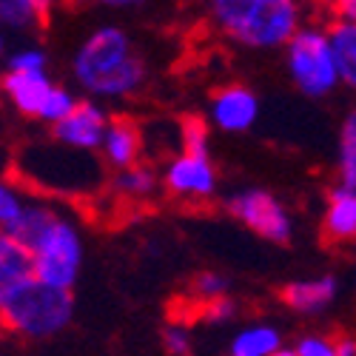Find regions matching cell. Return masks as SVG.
I'll return each instance as SVG.
<instances>
[{
	"mask_svg": "<svg viewBox=\"0 0 356 356\" xmlns=\"http://www.w3.org/2000/svg\"><path fill=\"white\" fill-rule=\"evenodd\" d=\"M74 77L92 95L123 97L143 86L145 69L131 54V40L123 29L103 26L92 32L74 54Z\"/></svg>",
	"mask_w": 356,
	"mask_h": 356,
	"instance_id": "cell-1",
	"label": "cell"
},
{
	"mask_svg": "<svg viewBox=\"0 0 356 356\" xmlns=\"http://www.w3.org/2000/svg\"><path fill=\"white\" fill-rule=\"evenodd\" d=\"M211 17L228 38L254 49L291 43L300 32V12L291 0H217Z\"/></svg>",
	"mask_w": 356,
	"mask_h": 356,
	"instance_id": "cell-2",
	"label": "cell"
},
{
	"mask_svg": "<svg viewBox=\"0 0 356 356\" xmlns=\"http://www.w3.org/2000/svg\"><path fill=\"white\" fill-rule=\"evenodd\" d=\"M74 314V300L69 291H57L43 282L26 285L15 300L0 311L6 322V331H15L29 339H46L60 334L72 322Z\"/></svg>",
	"mask_w": 356,
	"mask_h": 356,
	"instance_id": "cell-3",
	"label": "cell"
},
{
	"mask_svg": "<svg viewBox=\"0 0 356 356\" xmlns=\"http://www.w3.org/2000/svg\"><path fill=\"white\" fill-rule=\"evenodd\" d=\"M32 259L38 282L57 291H72L83 262V240L77 225L69 217H57L46 236L35 245Z\"/></svg>",
	"mask_w": 356,
	"mask_h": 356,
	"instance_id": "cell-4",
	"label": "cell"
},
{
	"mask_svg": "<svg viewBox=\"0 0 356 356\" xmlns=\"http://www.w3.org/2000/svg\"><path fill=\"white\" fill-rule=\"evenodd\" d=\"M288 69L296 86L311 97L334 92V86L342 80L328 32H319V29H300L293 35L288 43Z\"/></svg>",
	"mask_w": 356,
	"mask_h": 356,
	"instance_id": "cell-5",
	"label": "cell"
},
{
	"mask_svg": "<svg viewBox=\"0 0 356 356\" xmlns=\"http://www.w3.org/2000/svg\"><path fill=\"white\" fill-rule=\"evenodd\" d=\"M228 211L243 225H248L251 231L265 236V240H274V243L291 240V220H288L285 209L268 191L248 188V191L234 194L228 200Z\"/></svg>",
	"mask_w": 356,
	"mask_h": 356,
	"instance_id": "cell-6",
	"label": "cell"
},
{
	"mask_svg": "<svg viewBox=\"0 0 356 356\" xmlns=\"http://www.w3.org/2000/svg\"><path fill=\"white\" fill-rule=\"evenodd\" d=\"M165 188L180 200H209L217 188L211 160L180 152L165 168Z\"/></svg>",
	"mask_w": 356,
	"mask_h": 356,
	"instance_id": "cell-7",
	"label": "cell"
},
{
	"mask_svg": "<svg viewBox=\"0 0 356 356\" xmlns=\"http://www.w3.org/2000/svg\"><path fill=\"white\" fill-rule=\"evenodd\" d=\"M32 282H35L32 251L20 245L12 236V231L0 228V311Z\"/></svg>",
	"mask_w": 356,
	"mask_h": 356,
	"instance_id": "cell-8",
	"label": "cell"
},
{
	"mask_svg": "<svg viewBox=\"0 0 356 356\" xmlns=\"http://www.w3.org/2000/svg\"><path fill=\"white\" fill-rule=\"evenodd\" d=\"M106 129H108V120H106L100 106L77 103V108L66 117V120L54 126V137L66 148H74V152H92V148L103 145Z\"/></svg>",
	"mask_w": 356,
	"mask_h": 356,
	"instance_id": "cell-9",
	"label": "cell"
},
{
	"mask_svg": "<svg viewBox=\"0 0 356 356\" xmlns=\"http://www.w3.org/2000/svg\"><path fill=\"white\" fill-rule=\"evenodd\" d=\"M259 114L257 97L243 86H225L211 100V120L222 131H245Z\"/></svg>",
	"mask_w": 356,
	"mask_h": 356,
	"instance_id": "cell-10",
	"label": "cell"
},
{
	"mask_svg": "<svg viewBox=\"0 0 356 356\" xmlns=\"http://www.w3.org/2000/svg\"><path fill=\"white\" fill-rule=\"evenodd\" d=\"M51 88L54 86L46 77V72H9L3 77V92L9 95L15 108L29 117H40Z\"/></svg>",
	"mask_w": 356,
	"mask_h": 356,
	"instance_id": "cell-11",
	"label": "cell"
},
{
	"mask_svg": "<svg viewBox=\"0 0 356 356\" xmlns=\"http://www.w3.org/2000/svg\"><path fill=\"white\" fill-rule=\"evenodd\" d=\"M100 148H103L106 163H111L114 168H120V171L134 168V165H140L137 160H140V152H143L140 129L131 120H111Z\"/></svg>",
	"mask_w": 356,
	"mask_h": 356,
	"instance_id": "cell-12",
	"label": "cell"
},
{
	"mask_svg": "<svg viewBox=\"0 0 356 356\" xmlns=\"http://www.w3.org/2000/svg\"><path fill=\"white\" fill-rule=\"evenodd\" d=\"M325 236L334 243L356 240V191L337 186L328 194V211H325Z\"/></svg>",
	"mask_w": 356,
	"mask_h": 356,
	"instance_id": "cell-13",
	"label": "cell"
},
{
	"mask_svg": "<svg viewBox=\"0 0 356 356\" xmlns=\"http://www.w3.org/2000/svg\"><path fill=\"white\" fill-rule=\"evenodd\" d=\"M282 302L300 314H314L328 305L337 296V280L334 277H319V280H300L288 282L282 288Z\"/></svg>",
	"mask_w": 356,
	"mask_h": 356,
	"instance_id": "cell-14",
	"label": "cell"
},
{
	"mask_svg": "<svg viewBox=\"0 0 356 356\" xmlns=\"http://www.w3.org/2000/svg\"><path fill=\"white\" fill-rule=\"evenodd\" d=\"M57 217H60V214H57L54 209H49V205L32 202V205H26L23 214L17 217V222L9 231H12V236L20 245H26L29 251H35V245L46 236V231L54 225Z\"/></svg>",
	"mask_w": 356,
	"mask_h": 356,
	"instance_id": "cell-15",
	"label": "cell"
},
{
	"mask_svg": "<svg viewBox=\"0 0 356 356\" xmlns=\"http://www.w3.org/2000/svg\"><path fill=\"white\" fill-rule=\"evenodd\" d=\"M328 40H331V49H334V57H337L339 77L350 88H356V23H348V20L337 17L328 29Z\"/></svg>",
	"mask_w": 356,
	"mask_h": 356,
	"instance_id": "cell-16",
	"label": "cell"
},
{
	"mask_svg": "<svg viewBox=\"0 0 356 356\" xmlns=\"http://www.w3.org/2000/svg\"><path fill=\"white\" fill-rule=\"evenodd\" d=\"M280 350V334L268 325H254L234 337L228 356H274Z\"/></svg>",
	"mask_w": 356,
	"mask_h": 356,
	"instance_id": "cell-17",
	"label": "cell"
},
{
	"mask_svg": "<svg viewBox=\"0 0 356 356\" xmlns=\"http://www.w3.org/2000/svg\"><path fill=\"white\" fill-rule=\"evenodd\" d=\"M49 20V3L43 0H0V26L35 29Z\"/></svg>",
	"mask_w": 356,
	"mask_h": 356,
	"instance_id": "cell-18",
	"label": "cell"
},
{
	"mask_svg": "<svg viewBox=\"0 0 356 356\" xmlns=\"http://www.w3.org/2000/svg\"><path fill=\"white\" fill-rule=\"evenodd\" d=\"M339 174L342 186L356 191V111H350L342 123V137H339Z\"/></svg>",
	"mask_w": 356,
	"mask_h": 356,
	"instance_id": "cell-19",
	"label": "cell"
},
{
	"mask_svg": "<svg viewBox=\"0 0 356 356\" xmlns=\"http://www.w3.org/2000/svg\"><path fill=\"white\" fill-rule=\"evenodd\" d=\"M114 188L120 191L123 197L129 200H143L148 194H154L157 188V177L152 168H145V165H134V168H126L114 177Z\"/></svg>",
	"mask_w": 356,
	"mask_h": 356,
	"instance_id": "cell-20",
	"label": "cell"
},
{
	"mask_svg": "<svg viewBox=\"0 0 356 356\" xmlns=\"http://www.w3.org/2000/svg\"><path fill=\"white\" fill-rule=\"evenodd\" d=\"M180 140H183V154L209 157V126L200 117H186L180 126Z\"/></svg>",
	"mask_w": 356,
	"mask_h": 356,
	"instance_id": "cell-21",
	"label": "cell"
},
{
	"mask_svg": "<svg viewBox=\"0 0 356 356\" xmlns=\"http://www.w3.org/2000/svg\"><path fill=\"white\" fill-rule=\"evenodd\" d=\"M74 108H77V100L66 92V88L54 86L51 95H49V100H46V106H43V111H40V120H49V123L57 126V123H63Z\"/></svg>",
	"mask_w": 356,
	"mask_h": 356,
	"instance_id": "cell-22",
	"label": "cell"
},
{
	"mask_svg": "<svg viewBox=\"0 0 356 356\" xmlns=\"http://www.w3.org/2000/svg\"><path fill=\"white\" fill-rule=\"evenodd\" d=\"M225 291H228V280L220 277V274H214V271L200 274V277L194 280V285H191V293L200 300V305L214 302V300H222Z\"/></svg>",
	"mask_w": 356,
	"mask_h": 356,
	"instance_id": "cell-23",
	"label": "cell"
},
{
	"mask_svg": "<svg viewBox=\"0 0 356 356\" xmlns=\"http://www.w3.org/2000/svg\"><path fill=\"white\" fill-rule=\"evenodd\" d=\"M23 209H26V202L20 200V194L12 186L0 183V228L9 231L17 222V217L23 214Z\"/></svg>",
	"mask_w": 356,
	"mask_h": 356,
	"instance_id": "cell-24",
	"label": "cell"
},
{
	"mask_svg": "<svg viewBox=\"0 0 356 356\" xmlns=\"http://www.w3.org/2000/svg\"><path fill=\"white\" fill-rule=\"evenodd\" d=\"M9 72H46V54L40 49H20L12 54Z\"/></svg>",
	"mask_w": 356,
	"mask_h": 356,
	"instance_id": "cell-25",
	"label": "cell"
},
{
	"mask_svg": "<svg viewBox=\"0 0 356 356\" xmlns=\"http://www.w3.org/2000/svg\"><path fill=\"white\" fill-rule=\"evenodd\" d=\"M163 348H165L171 356H188L191 339H188V334H186L183 325H171V328L163 331Z\"/></svg>",
	"mask_w": 356,
	"mask_h": 356,
	"instance_id": "cell-26",
	"label": "cell"
},
{
	"mask_svg": "<svg viewBox=\"0 0 356 356\" xmlns=\"http://www.w3.org/2000/svg\"><path fill=\"white\" fill-rule=\"evenodd\" d=\"M296 356H337V348H334V339L305 337L296 345Z\"/></svg>",
	"mask_w": 356,
	"mask_h": 356,
	"instance_id": "cell-27",
	"label": "cell"
},
{
	"mask_svg": "<svg viewBox=\"0 0 356 356\" xmlns=\"http://www.w3.org/2000/svg\"><path fill=\"white\" fill-rule=\"evenodd\" d=\"M197 311H200V316H202L205 322H225V319H231V316H234L236 305L228 300V296H222V300H214V302L200 305Z\"/></svg>",
	"mask_w": 356,
	"mask_h": 356,
	"instance_id": "cell-28",
	"label": "cell"
},
{
	"mask_svg": "<svg viewBox=\"0 0 356 356\" xmlns=\"http://www.w3.org/2000/svg\"><path fill=\"white\" fill-rule=\"evenodd\" d=\"M334 348H337V356H356V337L339 334L334 339Z\"/></svg>",
	"mask_w": 356,
	"mask_h": 356,
	"instance_id": "cell-29",
	"label": "cell"
},
{
	"mask_svg": "<svg viewBox=\"0 0 356 356\" xmlns=\"http://www.w3.org/2000/svg\"><path fill=\"white\" fill-rule=\"evenodd\" d=\"M334 12L339 15V20L356 23V0H342V3H337V6H334Z\"/></svg>",
	"mask_w": 356,
	"mask_h": 356,
	"instance_id": "cell-30",
	"label": "cell"
},
{
	"mask_svg": "<svg viewBox=\"0 0 356 356\" xmlns=\"http://www.w3.org/2000/svg\"><path fill=\"white\" fill-rule=\"evenodd\" d=\"M274 356H296V350H285V348H280Z\"/></svg>",
	"mask_w": 356,
	"mask_h": 356,
	"instance_id": "cell-31",
	"label": "cell"
},
{
	"mask_svg": "<svg viewBox=\"0 0 356 356\" xmlns=\"http://www.w3.org/2000/svg\"><path fill=\"white\" fill-rule=\"evenodd\" d=\"M3 334H6V322H3V316H0V339H3Z\"/></svg>",
	"mask_w": 356,
	"mask_h": 356,
	"instance_id": "cell-32",
	"label": "cell"
},
{
	"mask_svg": "<svg viewBox=\"0 0 356 356\" xmlns=\"http://www.w3.org/2000/svg\"><path fill=\"white\" fill-rule=\"evenodd\" d=\"M0 51H3V38H0Z\"/></svg>",
	"mask_w": 356,
	"mask_h": 356,
	"instance_id": "cell-33",
	"label": "cell"
}]
</instances>
